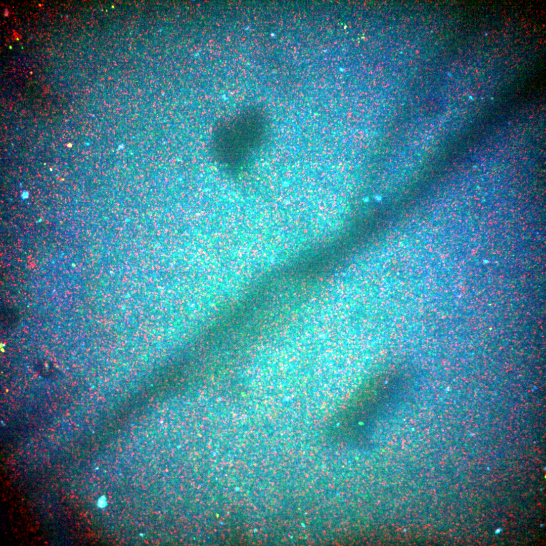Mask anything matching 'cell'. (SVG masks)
Listing matches in <instances>:
<instances>
[{"label": "cell", "instance_id": "obj_1", "mask_svg": "<svg viewBox=\"0 0 546 546\" xmlns=\"http://www.w3.org/2000/svg\"><path fill=\"white\" fill-rule=\"evenodd\" d=\"M264 130L263 120L251 116H242L222 124L214 138L218 160L228 166H241L259 144Z\"/></svg>", "mask_w": 546, "mask_h": 546}, {"label": "cell", "instance_id": "obj_2", "mask_svg": "<svg viewBox=\"0 0 546 546\" xmlns=\"http://www.w3.org/2000/svg\"><path fill=\"white\" fill-rule=\"evenodd\" d=\"M97 505L100 508H104L107 505L106 498L105 496L100 497L98 501Z\"/></svg>", "mask_w": 546, "mask_h": 546}]
</instances>
